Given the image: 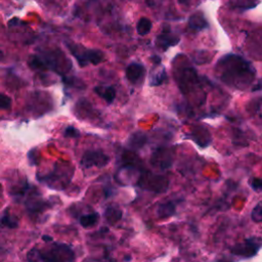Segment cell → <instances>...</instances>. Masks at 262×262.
Wrapping results in <instances>:
<instances>
[{
	"mask_svg": "<svg viewBox=\"0 0 262 262\" xmlns=\"http://www.w3.org/2000/svg\"><path fill=\"white\" fill-rule=\"evenodd\" d=\"M216 71L223 83L237 89H246L256 74L252 63L237 54L222 56L216 63Z\"/></svg>",
	"mask_w": 262,
	"mask_h": 262,
	"instance_id": "obj_1",
	"label": "cell"
},
{
	"mask_svg": "<svg viewBox=\"0 0 262 262\" xmlns=\"http://www.w3.org/2000/svg\"><path fill=\"white\" fill-rule=\"evenodd\" d=\"M67 46L80 67H86L89 63L98 64L104 59V54L99 49H89L75 43H68Z\"/></svg>",
	"mask_w": 262,
	"mask_h": 262,
	"instance_id": "obj_2",
	"label": "cell"
},
{
	"mask_svg": "<svg viewBox=\"0 0 262 262\" xmlns=\"http://www.w3.org/2000/svg\"><path fill=\"white\" fill-rule=\"evenodd\" d=\"M72 176L73 169L69 165H56L54 170L41 177L40 181L53 189H62L70 183Z\"/></svg>",
	"mask_w": 262,
	"mask_h": 262,
	"instance_id": "obj_3",
	"label": "cell"
},
{
	"mask_svg": "<svg viewBox=\"0 0 262 262\" xmlns=\"http://www.w3.org/2000/svg\"><path fill=\"white\" fill-rule=\"evenodd\" d=\"M38 255L43 262H75L73 250L64 244H54L46 252H39Z\"/></svg>",
	"mask_w": 262,
	"mask_h": 262,
	"instance_id": "obj_4",
	"label": "cell"
},
{
	"mask_svg": "<svg viewBox=\"0 0 262 262\" xmlns=\"http://www.w3.org/2000/svg\"><path fill=\"white\" fill-rule=\"evenodd\" d=\"M110 162V157L105 155L101 150L97 149H89L84 152L81 159V166L83 168H91V167H98L102 168L106 166Z\"/></svg>",
	"mask_w": 262,
	"mask_h": 262,
	"instance_id": "obj_5",
	"label": "cell"
},
{
	"mask_svg": "<svg viewBox=\"0 0 262 262\" xmlns=\"http://www.w3.org/2000/svg\"><path fill=\"white\" fill-rule=\"evenodd\" d=\"M261 247V241L257 237H250L245 239L243 243L236 244L232 247L231 253L236 256L250 258L255 256Z\"/></svg>",
	"mask_w": 262,
	"mask_h": 262,
	"instance_id": "obj_6",
	"label": "cell"
},
{
	"mask_svg": "<svg viewBox=\"0 0 262 262\" xmlns=\"http://www.w3.org/2000/svg\"><path fill=\"white\" fill-rule=\"evenodd\" d=\"M180 38L176 33L171 29L169 25H164L160 34L157 36L156 44L163 51H166L168 48L175 46L179 42Z\"/></svg>",
	"mask_w": 262,
	"mask_h": 262,
	"instance_id": "obj_7",
	"label": "cell"
},
{
	"mask_svg": "<svg viewBox=\"0 0 262 262\" xmlns=\"http://www.w3.org/2000/svg\"><path fill=\"white\" fill-rule=\"evenodd\" d=\"M141 174L133 165H124L119 169L116 175L117 181L122 185H130L139 180Z\"/></svg>",
	"mask_w": 262,
	"mask_h": 262,
	"instance_id": "obj_8",
	"label": "cell"
},
{
	"mask_svg": "<svg viewBox=\"0 0 262 262\" xmlns=\"http://www.w3.org/2000/svg\"><path fill=\"white\" fill-rule=\"evenodd\" d=\"M138 183L141 184V186L146 187V189H150L154 191L162 192L165 191L168 187V180L160 175H148V178H145L144 180H138Z\"/></svg>",
	"mask_w": 262,
	"mask_h": 262,
	"instance_id": "obj_9",
	"label": "cell"
},
{
	"mask_svg": "<svg viewBox=\"0 0 262 262\" xmlns=\"http://www.w3.org/2000/svg\"><path fill=\"white\" fill-rule=\"evenodd\" d=\"M145 74V69L141 63L131 62L126 69V78L132 84L140 83Z\"/></svg>",
	"mask_w": 262,
	"mask_h": 262,
	"instance_id": "obj_10",
	"label": "cell"
},
{
	"mask_svg": "<svg viewBox=\"0 0 262 262\" xmlns=\"http://www.w3.org/2000/svg\"><path fill=\"white\" fill-rule=\"evenodd\" d=\"M167 148H159L152 155L151 163L161 169H166L171 165L172 159Z\"/></svg>",
	"mask_w": 262,
	"mask_h": 262,
	"instance_id": "obj_11",
	"label": "cell"
},
{
	"mask_svg": "<svg viewBox=\"0 0 262 262\" xmlns=\"http://www.w3.org/2000/svg\"><path fill=\"white\" fill-rule=\"evenodd\" d=\"M188 26L190 29H192L195 32H200L203 31L205 29H207L209 27V23L206 19L205 15L203 14V12L201 11H196L194 13H192L189 16L188 19Z\"/></svg>",
	"mask_w": 262,
	"mask_h": 262,
	"instance_id": "obj_12",
	"label": "cell"
},
{
	"mask_svg": "<svg viewBox=\"0 0 262 262\" xmlns=\"http://www.w3.org/2000/svg\"><path fill=\"white\" fill-rule=\"evenodd\" d=\"M146 141H147L146 135L141 131H136V132L132 133L130 135V137L128 138L127 145L130 149L137 150V149H140L141 147H143L144 144L146 143Z\"/></svg>",
	"mask_w": 262,
	"mask_h": 262,
	"instance_id": "obj_13",
	"label": "cell"
},
{
	"mask_svg": "<svg viewBox=\"0 0 262 262\" xmlns=\"http://www.w3.org/2000/svg\"><path fill=\"white\" fill-rule=\"evenodd\" d=\"M157 68H155L149 75V85L150 86H159L161 84H163L167 79V73L166 70L163 66H156Z\"/></svg>",
	"mask_w": 262,
	"mask_h": 262,
	"instance_id": "obj_14",
	"label": "cell"
},
{
	"mask_svg": "<svg viewBox=\"0 0 262 262\" xmlns=\"http://www.w3.org/2000/svg\"><path fill=\"white\" fill-rule=\"evenodd\" d=\"M189 137L194 140L201 147H205L210 143V134L206 129L203 128L193 130Z\"/></svg>",
	"mask_w": 262,
	"mask_h": 262,
	"instance_id": "obj_15",
	"label": "cell"
},
{
	"mask_svg": "<svg viewBox=\"0 0 262 262\" xmlns=\"http://www.w3.org/2000/svg\"><path fill=\"white\" fill-rule=\"evenodd\" d=\"M94 92L107 103H112L116 97V90L112 86H96L94 88Z\"/></svg>",
	"mask_w": 262,
	"mask_h": 262,
	"instance_id": "obj_16",
	"label": "cell"
},
{
	"mask_svg": "<svg viewBox=\"0 0 262 262\" xmlns=\"http://www.w3.org/2000/svg\"><path fill=\"white\" fill-rule=\"evenodd\" d=\"M176 212V206L174 202H166L163 204H160L157 209V215L161 219H165L168 217H171Z\"/></svg>",
	"mask_w": 262,
	"mask_h": 262,
	"instance_id": "obj_17",
	"label": "cell"
},
{
	"mask_svg": "<svg viewBox=\"0 0 262 262\" xmlns=\"http://www.w3.org/2000/svg\"><path fill=\"white\" fill-rule=\"evenodd\" d=\"M104 217L106 219V221L111 224L116 223L117 221H119L122 217V211L120 210V208H118L115 205H111L105 209L104 212Z\"/></svg>",
	"mask_w": 262,
	"mask_h": 262,
	"instance_id": "obj_18",
	"label": "cell"
},
{
	"mask_svg": "<svg viewBox=\"0 0 262 262\" xmlns=\"http://www.w3.org/2000/svg\"><path fill=\"white\" fill-rule=\"evenodd\" d=\"M98 219H99V215L96 212L85 214V215L81 216L80 224L83 227H85V228L92 227V226H94L98 222Z\"/></svg>",
	"mask_w": 262,
	"mask_h": 262,
	"instance_id": "obj_19",
	"label": "cell"
},
{
	"mask_svg": "<svg viewBox=\"0 0 262 262\" xmlns=\"http://www.w3.org/2000/svg\"><path fill=\"white\" fill-rule=\"evenodd\" d=\"M151 27H152V25H151L150 19H148L147 17H141L136 25V32L140 36H144L150 32Z\"/></svg>",
	"mask_w": 262,
	"mask_h": 262,
	"instance_id": "obj_20",
	"label": "cell"
},
{
	"mask_svg": "<svg viewBox=\"0 0 262 262\" xmlns=\"http://www.w3.org/2000/svg\"><path fill=\"white\" fill-rule=\"evenodd\" d=\"M251 218L254 222H262V201H260L252 210Z\"/></svg>",
	"mask_w": 262,
	"mask_h": 262,
	"instance_id": "obj_21",
	"label": "cell"
},
{
	"mask_svg": "<svg viewBox=\"0 0 262 262\" xmlns=\"http://www.w3.org/2000/svg\"><path fill=\"white\" fill-rule=\"evenodd\" d=\"M11 106V98L3 93H0V110H8Z\"/></svg>",
	"mask_w": 262,
	"mask_h": 262,
	"instance_id": "obj_22",
	"label": "cell"
},
{
	"mask_svg": "<svg viewBox=\"0 0 262 262\" xmlns=\"http://www.w3.org/2000/svg\"><path fill=\"white\" fill-rule=\"evenodd\" d=\"M1 222H2V224H4L5 226H8V227H10V228H14V227L17 226L16 220H15L14 218H12V217H11L10 215H8V214H6V215L2 218Z\"/></svg>",
	"mask_w": 262,
	"mask_h": 262,
	"instance_id": "obj_23",
	"label": "cell"
},
{
	"mask_svg": "<svg viewBox=\"0 0 262 262\" xmlns=\"http://www.w3.org/2000/svg\"><path fill=\"white\" fill-rule=\"evenodd\" d=\"M250 186L255 191H262V178H252L249 181Z\"/></svg>",
	"mask_w": 262,
	"mask_h": 262,
	"instance_id": "obj_24",
	"label": "cell"
},
{
	"mask_svg": "<svg viewBox=\"0 0 262 262\" xmlns=\"http://www.w3.org/2000/svg\"><path fill=\"white\" fill-rule=\"evenodd\" d=\"M64 136L71 137V138H76V137L80 136V132L77 128H75L73 126H69L64 130Z\"/></svg>",
	"mask_w": 262,
	"mask_h": 262,
	"instance_id": "obj_25",
	"label": "cell"
},
{
	"mask_svg": "<svg viewBox=\"0 0 262 262\" xmlns=\"http://www.w3.org/2000/svg\"><path fill=\"white\" fill-rule=\"evenodd\" d=\"M258 3H251V2H247V1H243V2H234L232 3V5L235 8H241V9H251L253 7H255Z\"/></svg>",
	"mask_w": 262,
	"mask_h": 262,
	"instance_id": "obj_26",
	"label": "cell"
},
{
	"mask_svg": "<svg viewBox=\"0 0 262 262\" xmlns=\"http://www.w3.org/2000/svg\"><path fill=\"white\" fill-rule=\"evenodd\" d=\"M258 90H262V79H260L259 82L252 88V91H258Z\"/></svg>",
	"mask_w": 262,
	"mask_h": 262,
	"instance_id": "obj_27",
	"label": "cell"
},
{
	"mask_svg": "<svg viewBox=\"0 0 262 262\" xmlns=\"http://www.w3.org/2000/svg\"><path fill=\"white\" fill-rule=\"evenodd\" d=\"M150 59L154 61V63H155V64H160V62H161V58H160L159 56H157V55L151 56V57H150Z\"/></svg>",
	"mask_w": 262,
	"mask_h": 262,
	"instance_id": "obj_28",
	"label": "cell"
},
{
	"mask_svg": "<svg viewBox=\"0 0 262 262\" xmlns=\"http://www.w3.org/2000/svg\"><path fill=\"white\" fill-rule=\"evenodd\" d=\"M43 241H46V242H51L52 241V237L51 236H48V235H43Z\"/></svg>",
	"mask_w": 262,
	"mask_h": 262,
	"instance_id": "obj_29",
	"label": "cell"
},
{
	"mask_svg": "<svg viewBox=\"0 0 262 262\" xmlns=\"http://www.w3.org/2000/svg\"><path fill=\"white\" fill-rule=\"evenodd\" d=\"M217 262H232V261H230L228 259H219Z\"/></svg>",
	"mask_w": 262,
	"mask_h": 262,
	"instance_id": "obj_30",
	"label": "cell"
}]
</instances>
